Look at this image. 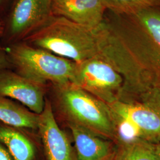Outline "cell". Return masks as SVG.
<instances>
[{"label": "cell", "instance_id": "obj_22", "mask_svg": "<svg viewBox=\"0 0 160 160\" xmlns=\"http://www.w3.org/2000/svg\"><path fill=\"white\" fill-rule=\"evenodd\" d=\"M116 160V158H114V159H113V160Z\"/></svg>", "mask_w": 160, "mask_h": 160}, {"label": "cell", "instance_id": "obj_2", "mask_svg": "<svg viewBox=\"0 0 160 160\" xmlns=\"http://www.w3.org/2000/svg\"><path fill=\"white\" fill-rule=\"evenodd\" d=\"M11 69L41 85L72 82L76 62L21 41L4 48Z\"/></svg>", "mask_w": 160, "mask_h": 160}, {"label": "cell", "instance_id": "obj_21", "mask_svg": "<svg viewBox=\"0 0 160 160\" xmlns=\"http://www.w3.org/2000/svg\"><path fill=\"white\" fill-rule=\"evenodd\" d=\"M3 28H4L3 23H2V22H0V38H1L2 34V32H3Z\"/></svg>", "mask_w": 160, "mask_h": 160}, {"label": "cell", "instance_id": "obj_4", "mask_svg": "<svg viewBox=\"0 0 160 160\" xmlns=\"http://www.w3.org/2000/svg\"><path fill=\"white\" fill-rule=\"evenodd\" d=\"M53 16L52 0H12L3 21L0 46L24 40Z\"/></svg>", "mask_w": 160, "mask_h": 160}, {"label": "cell", "instance_id": "obj_16", "mask_svg": "<svg viewBox=\"0 0 160 160\" xmlns=\"http://www.w3.org/2000/svg\"><path fill=\"white\" fill-rule=\"evenodd\" d=\"M131 101L144 104L160 114V85L151 86L143 90Z\"/></svg>", "mask_w": 160, "mask_h": 160}, {"label": "cell", "instance_id": "obj_13", "mask_svg": "<svg viewBox=\"0 0 160 160\" xmlns=\"http://www.w3.org/2000/svg\"><path fill=\"white\" fill-rule=\"evenodd\" d=\"M117 160H160L154 144L138 139L119 141L116 144Z\"/></svg>", "mask_w": 160, "mask_h": 160}, {"label": "cell", "instance_id": "obj_1", "mask_svg": "<svg viewBox=\"0 0 160 160\" xmlns=\"http://www.w3.org/2000/svg\"><path fill=\"white\" fill-rule=\"evenodd\" d=\"M99 26L90 28L53 16L23 41L78 63L98 57Z\"/></svg>", "mask_w": 160, "mask_h": 160}, {"label": "cell", "instance_id": "obj_3", "mask_svg": "<svg viewBox=\"0 0 160 160\" xmlns=\"http://www.w3.org/2000/svg\"><path fill=\"white\" fill-rule=\"evenodd\" d=\"M55 87L59 108L68 123L116 143V129L106 103L71 82Z\"/></svg>", "mask_w": 160, "mask_h": 160}, {"label": "cell", "instance_id": "obj_6", "mask_svg": "<svg viewBox=\"0 0 160 160\" xmlns=\"http://www.w3.org/2000/svg\"><path fill=\"white\" fill-rule=\"evenodd\" d=\"M117 129H130L129 139H138L152 144L160 143V114L137 101L118 100L107 104Z\"/></svg>", "mask_w": 160, "mask_h": 160}, {"label": "cell", "instance_id": "obj_15", "mask_svg": "<svg viewBox=\"0 0 160 160\" xmlns=\"http://www.w3.org/2000/svg\"><path fill=\"white\" fill-rule=\"evenodd\" d=\"M107 10L116 14H132L160 4V0H102Z\"/></svg>", "mask_w": 160, "mask_h": 160}, {"label": "cell", "instance_id": "obj_14", "mask_svg": "<svg viewBox=\"0 0 160 160\" xmlns=\"http://www.w3.org/2000/svg\"><path fill=\"white\" fill-rule=\"evenodd\" d=\"M128 14L143 30L160 56V4Z\"/></svg>", "mask_w": 160, "mask_h": 160}, {"label": "cell", "instance_id": "obj_9", "mask_svg": "<svg viewBox=\"0 0 160 160\" xmlns=\"http://www.w3.org/2000/svg\"><path fill=\"white\" fill-rule=\"evenodd\" d=\"M106 10L102 0H52L53 16L92 28L103 23Z\"/></svg>", "mask_w": 160, "mask_h": 160}, {"label": "cell", "instance_id": "obj_10", "mask_svg": "<svg viewBox=\"0 0 160 160\" xmlns=\"http://www.w3.org/2000/svg\"><path fill=\"white\" fill-rule=\"evenodd\" d=\"M74 140L77 160H112L116 145L112 141L72 123H68Z\"/></svg>", "mask_w": 160, "mask_h": 160}, {"label": "cell", "instance_id": "obj_5", "mask_svg": "<svg viewBox=\"0 0 160 160\" xmlns=\"http://www.w3.org/2000/svg\"><path fill=\"white\" fill-rule=\"evenodd\" d=\"M71 83L108 104L119 99L124 80L110 63L95 57L76 63Z\"/></svg>", "mask_w": 160, "mask_h": 160}, {"label": "cell", "instance_id": "obj_12", "mask_svg": "<svg viewBox=\"0 0 160 160\" xmlns=\"http://www.w3.org/2000/svg\"><path fill=\"white\" fill-rule=\"evenodd\" d=\"M0 143L8 150L12 160H34V147L18 128L0 122Z\"/></svg>", "mask_w": 160, "mask_h": 160}, {"label": "cell", "instance_id": "obj_19", "mask_svg": "<svg viewBox=\"0 0 160 160\" xmlns=\"http://www.w3.org/2000/svg\"><path fill=\"white\" fill-rule=\"evenodd\" d=\"M0 160H12L11 155L6 147L0 143Z\"/></svg>", "mask_w": 160, "mask_h": 160}, {"label": "cell", "instance_id": "obj_17", "mask_svg": "<svg viewBox=\"0 0 160 160\" xmlns=\"http://www.w3.org/2000/svg\"><path fill=\"white\" fill-rule=\"evenodd\" d=\"M12 0H0V22H2L8 12Z\"/></svg>", "mask_w": 160, "mask_h": 160}, {"label": "cell", "instance_id": "obj_18", "mask_svg": "<svg viewBox=\"0 0 160 160\" xmlns=\"http://www.w3.org/2000/svg\"><path fill=\"white\" fill-rule=\"evenodd\" d=\"M3 69H11L8 60L5 48L0 46V70Z\"/></svg>", "mask_w": 160, "mask_h": 160}, {"label": "cell", "instance_id": "obj_11", "mask_svg": "<svg viewBox=\"0 0 160 160\" xmlns=\"http://www.w3.org/2000/svg\"><path fill=\"white\" fill-rule=\"evenodd\" d=\"M0 122L18 129H37L39 114L27 110L12 99L0 96Z\"/></svg>", "mask_w": 160, "mask_h": 160}, {"label": "cell", "instance_id": "obj_8", "mask_svg": "<svg viewBox=\"0 0 160 160\" xmlns=\"http://www.w3.org/2000/svg\"><path fill=\"white\" fill-rule=\"evenodd\" d=\"M38 129L48 160H77V155L66 134L58 126L51 104L47 98L43 110L39 114Z\"/></svg>", "mask_w": 160, "mask_h": 160}, {"label": "cell", "instance_id": "obj_20", "mask_svg": "<svg viewBox=\"0 0 160 160\" xmlns=\"http://www.w3.org/2000/svg\"><path fill=\"white\" fill-rule=\"evenodd\" d=\"M155 148L157 151V152L158 154L160 156V143L154 144Z\"/></svg>", "mask_w": 160, "mask_h": 160}, {"label": "cell", "instance_id": "obj_7", "mask_svg": "<svg viewBox=\"0 0 160 160\" xmlns=\"http://www.w3.org/2000/svg\"><path fill=\"white\" fill-rule=\"evenodd\" d=\"M43 86L18 74L11 69L0 70V96L17 100L36 114H40L44 109Z\"/></svg>", "mask_w": 160, "mask_h": 160}]
</instances>
